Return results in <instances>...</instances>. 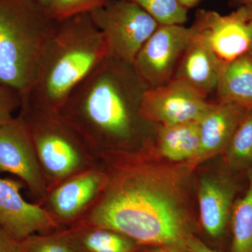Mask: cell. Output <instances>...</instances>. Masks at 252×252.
I'll return each instance as SVG.
<instances>
[{"instance_id":"1","label":"cell","mask_w":252,"mask_h":252,"mask_svg":"<svg viewBox=\"0 0 252 252\" xmlns=\"http://www.w3.org/2000/svg\"><path fill=\"white\" fill-rule=\"evenodd\" d=\"M149 146L99 153L105 184L75 223L115 230L142 246L187 251L196 230L190 197L195 167L157 161Z\"/></svg>"},{"instance_id":"2","label":"cell","mask_w":252,"mask_h":252,"mask_svg":"<svg viewBox=\"0 0 252 252\" xmlns=\"http://www.w3.org/2000/svg\"><path fill=\"white\" fill-rule=\"evenodd\" d=\"M147 89L133 66L107 56L57 112L97 154L121 150L135 143L144 124H152L141 115Z\"/></svg>"},{"instance_id":"3","label":"cell","mask_w":252,"mask_h":252,"mask_svg":"<svg viewBox=\"0 0 252 252\" xmlns=\"http://www.w3.org/2000/svg\"><path fill=\"white\" fill-rule=\"evenodd\" d=\"M107 56L103 34L89 13L60 21L46 46L36 81L21 98L57 112L73 89Z\"/></svg>"},{"instance_id":"4","label":"cell","mask_w":252,"mask_h":252,"mask_svg":"<svg viewBox=\"0 0 252 252\" xmlns=\"http://www.w3.org/2000/svg\"><path fill=\"white\" fill-rule=\"evenodd\" d=\"M59 22L30 0H0V84L27 94Z\"/></svg>"},{"instance_id":"5","label":"cell","mask_w":252,"mask_h":252,"mask_svg":"<svg viewBox=\"0 0 252 252\" xmlns=\"http://www.w3.org/2000/svg\"><path fill=\"white\" fill-rule=\"evenodd\" d=\"M20 116L31 132L46 183L51 181L49 189L95 166L92 157L97 153L59 113L22 100Z\"/></svg>"},{"instance_id":"6","label":"cell","mask_w":252,"mask_h":252,"mask_svg":"<svg viewBox=\"0 0 252 252\" xmlns=\"http://www.w3.org/2000/svg\"><path fill=\"white\" fill-rule=\"evenodd\" d=\"M89 14L103 34L109 56L131 65L144 43L160 26L147 11L127 0H112Z\"/></svg>"},{"instance_id":"7","label":"cell","mask_w":252,"mask_h":252,"mask_svg":"<svg viewBox=\"0 0 252 252\" xmlns=\"http://www.w3.org/2000/svg\"><path fill=\"white\" fill-rule=\"evenodd\" d=\"M193 35L191 26H159L144 43L132 64L147 89L165 85L172 80Z\"/></svg>"},{"instance_id":"8","label":"cell","mask_w":252,"mask_h":252,"mask_svg":"<svg viewBox=\"0 0 252 252\" xmlns=\"http://www.w3.org/2000/svg\"><path fill=\"white\" fill-rule=\"evenodd\" d=\"M191 27L223 64L252 52V6L227 15L199 9Z\"/></svg>"},{"instance_id":"9","label":"cell","mask_w":252,"mask_h":252,"mask_svg":"<svg viewBox=\"0 0 252 252\" xmlns=\"http://www.w3.org/2000/svg\"><path fill=\"white\" fill-rule=\"evenodd\" d=\"M212 104L182 81L172 79L165 85L146 90L141 115L155 126L199 122Z\"/></svg>"},{"instance_id":"10","label":"cell","mask_w":252,"mask_h":252,"mask_svg":"<svg viewBox=\"0 0 252 252\" xmlns=\"http://www.w3.org/2000/svg\"><path fill=\"white\" fill-rule=\"evenodd\" d=\"M18 176L34 195L44 200L48 185L34 142L21 116L0 127V172Z\"/></svg>"},{"instance_id":"11","label":"cell","mask_w":252,"mask_h":252,"mask_svg":"<svg viewBox=\"0 0 252 252\" xmlns=\"http://www.w3.org/2000/svg\"><path fill=\"white\" fill-rule=\"evenodd\" d=\"M22 187L18 181L0 179V226L18 241L62 229L46 208L23 199Z\"/></svg>"},{"instance_id":"12","label":"cell","mask_w":252,"mask_h":252,"mask_svg":"<svg viewBox=\"0 0 252 252\" xmlns=\"http://www.w3.org/2000/svg\"><path fill=\"white\" fill-rule=\"evenodd\" d=\"M105 182V172L96 166L71 176L48 190L46 209L60 225H72L92 205Z\"/></svg>"},{"instance_id":"13","label":"cell","mask_w":252,"mask_h":252,"mask_svg":"<svg viewBox=\"0 0 252 252\" xmlns=\"http://www.w3.org/2000/svg\"><path fill=\"white\" fill-rule=\"evenodd\" d=\"M198 201L200 223L210 238L224 236L237 193L235 181L226 174L204 176L198 186Z\"/></svg>"},{"instance_id":"14","label":"cell","mask_w":252,"mask_h":252,"mask_svg":"<svg viewBox=\"0 0 252 252\" xmlns=\"http://www.w3.org/2000/svg\"><path fill=\"white\" fill-rule=\"evenodd\" d=\"M248 109L235 102L217 100L199 122L200 145L196 157L188 163L196 167L223 154L233 132Z\"/></svg>"},{"instance_id":"15","label":"cell","mask_w":252,"mask_h":252,"mask_svg":"<svg viewBox=\"0 0 252 252\" xmlns=\"http://www.w3.org/2000/svg\"><path fill=\"white\" fill-rule=\"evenodd\" d=\"M223 65L205 41L194 33L172 79L182 81L207 100L209 96L216 94Z\"/></svg>"},{"instance_id":"16","label":"cell","mask_w":252,"mask_h":252,"mask_svg":"<svg viewBox=\"0 0 252 252\" xmlns=\"http://www.w3.org/2000/svg\"><path fill=\"white\" fill-rule=\"evenodd\" d=\"M200 129L197 122L156 126L154 152L167 161L190 162L199 152Z\"/></svg>"},{"instance_id":"17","label":"cell","mask_w":252,"mask_h":252,"mask_svg":"<svg viewBox=\"0 0 252 252\" xmlns=\"http://www.w3.org/2000/svg\"><path fill=\"white\" fill-rule=\"evenodd\" d=\"M216 94L217 100L252 109V52L223 64Z\"/></svg>"},{"instance_id":"18","label":"cell","mask_w":252,"mask_h":252,"mask_svg":"<svg viewBox=\"0 0 252 252\" xmlns=\"http://www.w3.org/2000/svg\"><path fill=\"white\" fill-rule=\"evenodd\" d=\"M69 229L77 252H138L147 248L109 228L74 223Z\"/></svg>"},{"instance_id":"19","label":"cell","mask_w":252,"mask_h":252,"mask_svg":"<svg viewBox=\"0 0 252 252\" xmlns=\"http://www.w3.org/2000/svg\"><path fill=\"white\" fill-rule=\"evenodd\" d=\"M248 181L245 195L235 201L230 214V252H252V167Z\"/></svg>"},{"instance_id":"20","label":"cell","mask_w":252,"mask_h":252,"mask_svg":"<svg viewBox=\"0 0 252 252\" xmlns=\"http://www.w3.org/2000/svg\"><path fill=\"white\" fill-rule=\"evenodd\" d=\"M225 161L231 171L252 167V109H248L225 148Z\"/></svg>"},{"instance_id":"21","label":"cell","mask_w":252,"mask_h":252,"mask_svg":"<svg viewBox=\"0 0 252 252\" xmlns=\"http://www.w3.org/2000/svg\"><path fill=\"white\" fill-rule=\"evenodd\" d=\"M21 252H77L69 228L31 235L21 241Z\"/></svg>"},{"instance_id":"22","label":"cell","mask_w":252,"mask_h":252,"mask_svg":"<svg viewBox=\"0 0 252 252\" xmlns=\"http://www.w3.org/2000/svg\"><path fill=\"white\" fill-rule=\"evenodd\" d=\"M140 6L160 26L184 25L188 20V10L178 0H127Z\"/></svg>"},{"instance_id":"23","label":"cell","mask_w":252,"mask_h":252,"mask_svg":"<svg viewBox=\"0 0 252 252\" xmlns=\"http://www.w3.org/2000/svg\"><path fill=\"white\" fill-rule=\"evenodd\" d=\"M112 0H51L48 11L60 22L77 15L87 14L105 6Z\"/></svg>"},{"instance_id":"24","label":"cell","mask_w":252,"mask_h":252,"mask_svg":"<svg viewBox=\"0 0 252 252\" xmlns=\"http://www.w3.org/2000/svg\"><path fill=\"white\" fill-rule=\"evenodd\" d=\"M21 106V94L0 84V127L14 119V112Z\"/></svg>"},{"instance_id":"25","label":"cell","mask_w":252,"mask_h":252,"mask_svg":"<svg viewBox=\"0 0 252 252\" xmlns=\"http://www.w3.org/2000/svg\"><path fill=\"white\" fill-rule=\"evenodd\" d=\"M0 252H21V241L10 236L0 226Z\"/></svg>"},{"instance_id":"26","label":"cell","mask_w":252,"mask_h":252,"mask_svg":"<svg viewBox=\"0 0 252 252\" xmlns=\"http://www.w3.org/2000/svg\"><path fill=\"white\" fill-rule=\"evenodd\" d=\"M185 246L188 252H220L207 246L195 235H192L187 240Z\"/></svg>"},{"instance_id":"27","label":"cell","mask_w":252,"mask_h":252,"mask_svg":"<svg viewBox=\"0 0 252 252\" xmlns=\"http://www.w3.org/2000/svg\"><path fill=\"white\" fill-rule=\"evenodd\" d=\"M178 1L184 7L189 10L190 8L195 7L197 4H198V3L200 2L201 0H178Z\"/></svg>"},{"instance_id":"28","label":"cell","mask_w":252,"mask_h":252,"mask_svg":"<svg viewBox=\"0 0 252 252\" xmlns=\"http://www.w3.org/2000/svg\"><path fill=\"white\" fill-rule=\"evenodd\" d=\"M30 1H33V2L36 3V4L40 5V6L47 9L48 8H49L50 2H51V0H30Z\"/></svg>"},{"instance_id":"29","label":"cell","mask_w":252,"mask_h":252,"mask_svg":"<svg viewBox=\"0 0 252 252\" xmlns=\"http://www.w3.org/2000/svg\"><path fill=\"white\" fill-rule=\"evenodd\" d=\"M157 249L158 248H156V247H147L138 252H157Z\"/></svg>"},{"instance_id":"30","label":"cell","mask_w":252,"mask_h":252,"mask_svg":"<svg viewBox=\"0 0 252 252\" xmlns=\"http://www.w3.org/2000/svg\"><path fill=\"white\" fill-rule=\"evenodd\" d=\"M243 5H248L252 6V0H238Z\"/></svg>"},{"instance_id":"31","label":"cell","mask_w":252,"mask_h":252,"mask_svg":"<svg viewBox=\"0 0 252 252\" xmlns=\"http://www.w3.org/2000/svg\"><path fill=\"white\" fill-rule=\"evenodd\" d=\"M174 252H188L187 251H179V250H173Z\"/></svg>"}]
</instances>
